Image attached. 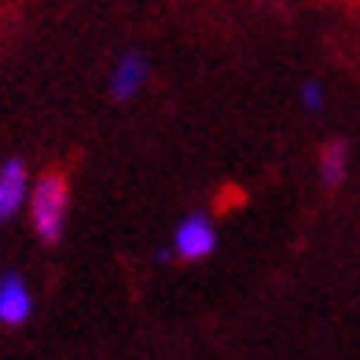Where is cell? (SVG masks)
Segmentation results:
<instances>
[{
	"label": "cell",
	"instance_id": "1",
	"mask_svg": "<svg viewBox=\"0 0 360 360\" xmlns=\"http://www.w3.org/2000/svg\"><path fill=\"white\" fill-rule=\"evenodd\" d=\"M30 228L41 243H59L67 232V217H70V180L59 169L41 173L34 184H30Z\"/></svg>",
	"mask_w": 360,
	"mask_h": 360
},
{
	"label": "cell",
	"instance_id": "2",
	"mask_svg": "<svg viewBox=\"0 0 360 360\" xmlns=\"http://www.w3.org/2000/svg\"><path fill=\"white\" fill-rule=\"evenodd\" d=\"M214 250H217V224L202 210H191L173 228V254L180 261H206Z\"/></svg>",
	"mask_w": 360,
	"mask_h": 360
},
{
	"label": "cell",
	"instance_id": "3",
	"mask_svg": "<svg viewBox=\"0 0 360 360\" xmlns=\"http://www.w3.org/2000/svg\"><path fill=\"white\" fill-rule=\"evenodd\" d=\"M34 316V290L19 272L0 276V323L4 327H22Z\"/></svg>",
	"mask_w": 360,
	"mask_h": 360
},
{
	"label": "cell",
	"instance_id": "4",
	"mask_svg": "<svg viewBox=\"0 0 360 360\" xmlns=\"http://www.w3.org/2000/svg\"><path fill=\"white\" fill-rule=\"evenodd\" d=\"M147 77H151V63H147L143 52H122L118 63H114V70H110V96L114 100H136V96L143 92L147 85Z\"/></svg>",
	"mask_w": 360,
	"mask_h": 360
},
{
	"label": "cell",
	"instance_id": "5",
	"mask_svg": "<svg viewBox=\"0 0 360 360\" xmlns=\"http://www.w3.org/2000/svg\"><path fill=\"white\" fill-rule=\"evenodd\" d=\"M30 169L22 158H8L4 166H0V224L11 221L19 210L26 206L30 199Z\"/></svg>",
	"mask_w": 360,
	"mask_h": 360
},
{
	"label": "cell",
	"instance_id": "6",
	"mask_svg": "<svg viewBox=\"0 0 360 360\" xmlns=\"http://www.w3.org/2000/svg\"><path fill=\"white\" fill-rule=\"evenodd\" d=\"M349 173V147L342 140H331L320 147V184L327 188H338Z\"/></svg>",
	"mask_w": 360,
	"mask_h": 360
},
{
	"label": "cell",
	"instance_id": "7",
	"mask_svg": "<svg viewBox=\"0 0 360 360\" xmlns=\"http://www.w3.org/2000/svg\"><path fill=\"white\" fill-rule=\"evenodd\" d=\"M298 100H302V110H309V114H320V110H323V103H327L323 85H320V81H305L302 92H298Z\"/></svg>",
	"mask_w": 360,
	"mask_h": 360
}]
</instances>
